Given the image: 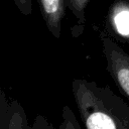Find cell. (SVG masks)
I'll return each instance as SVG.
<instances>
[{"label": "cell", "mask_w": 129, "mask_h": 129, "mask_svg": "<svg viewBox=\"0 0 129 129\" xmlns=\"http://www.w3.org/2000/svg\"><path fill=\"white\" fill-rule=\"evenodd\" d=\"M74 98L88 129H129V107L109 88L87 80H74Z\"/></svg>", "instance_id": "1"}, {"label": "cell", "mask_w": 129, "mask_h": 129, "mask_svg": "<svg viewBox=\"0 0 129 129\" xmlns=\"http://www.w3.org/2000/svg\"><path fill=\"white\" fill-rule=\"evenodd\" d=\"M102 50L109 72L120 92L129 100V54L109 35H102Z\"/></svg>", "instance_id": "2"}, {"label": "cell", "mask_w": 129, "mask_h": 129, "mask_svg": "<svg viewBox=\"0 0 129 129\" xmlns=\"http://www.w3.org/2000/svg\"><path fill=\"white\" fill-rule=\"evenodd\" d=\"M38 4L48 30L55 38H58L66 12V0H38Z\"/></svg>", "instance_id": "3"}, {"label": "cell", "mask_w": 129, "mask_h": 129, "mask_svg": "<svg viewBox=\"0 0 129 129\" xmlns=\"http://www.w3.org/2000/svg\"><path fill=\"white\" fill-rule=\"evenodd\" d=\"M108 22L111 29L119 37L129 39V1L117 0L108 13Z\"/></svg>", "instance_id": "4"}, {"label": "cell", "mask_w": 129, "mask_h": 129, "mask_svg": "<svg viewBox=\"0 0 129 129\" xmlns=\"http://www.w3.org/2000/svg\"><path fill=\"white\" fill-rule=\"evenodd\" d=\"M90 0H66L67 6L74 13L79 23L83 24L85 21V8Z\"/></svg>", "instance_id": "5"}, {"label": "cell", "mask_w": 129, "mask_h": 129, "mask_svg": "<svg viewBox=\"0 0 129 129\" xmlns=\"http://www.w3.org/2000/svg\"><path fill=\"white\" fill-rule=\"evenodd\" d=\"M16 4V6L19 8V10L24 15H30L31 14V0H13Z\"/></svg>", "instance_id": "6"}]
</instances>
